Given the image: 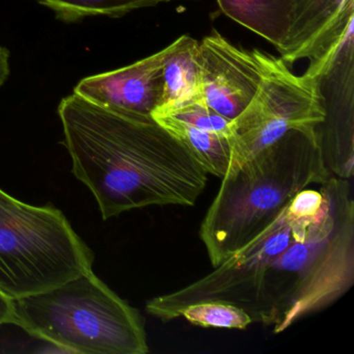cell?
Segmentation results:
<instances>
[{
    "label": "cell",
    "instance_id": "ac0fdd59",
    "mask_svg": "<svg viewBox=\"0 0 354 354\" xmlns=\"http://www.w3.org/2000/svg\"><path fill=\"white\" fill-rule=\"evenodd\" d=\"M10 73H11V69H10L9 49L0 45V86L5 84Z\"/></svg>",
    "mask_w": 354,
    "mask_h": 354
},
{
    "label": "cell",
    "instance_id": "7c38bea8",
    "mask_svg": "<svg viewBox=\"0 0 354 354\" xmlns=\"http://www.w3.org/2000/svg\"><path fill=\"white\" fill-rule=\"evenodd\" d=\"M198 44V41L184 35L169 45L163 66V94L159 106L185 100L202 101L196 57Z\"/></svg>",
    "mask_w": 354,
    "mask_h": 354
},
{
    "label": "cell",
    "instance_id": "7a4b0ae2",
    "mask_svg": "<svg viewBox=\"0 0 354 354\" xmlns=\"http://www.w3.org/2000/svg\"><path fill=\"white\" fill-rule=\"evenodd\" d=\"M324 208L308 225H292L288 248L267 267L254 321L281 333L321 312L354 283V203L348 180L320 184Z\"/></svg>",
    "mask_w": 354,
    "mask_h": 354
},
{
    "label": "cell",
    "instance_id": "8fae6325",
    "mask_svg": "<svg viewBox=\"0 0 354 354\" xmlns=\"http://www.w3.org/2000/svg\"><path fill=\"white\" fill-rule=\"evenodd\" d=\"M221 12L250 32L262 37L277 50L288 30L291 0H216Z\"/></svg>",
    "mask_w": 354,
    "mask_h": 354
},
{
    "label": "cell",
    "instance_id": "5b68a950",
    "mask_svg": "<svg viewBox=\"0 0 354 354\" xmlns=\"http://www.w3.org/2000/svg\"><path fill=\"white\" fill-rule=\"evenodd\" d=\"M94 254L67 217L0 188V291L19 299L93 270Z\"/></svg>",
    "mask_w": 354,
    "mask_h": 354
},
{
    "label": "cell",
    "instance_id": "9c48e42d",
    "mask_svg": "<svg viewBox=\"0 0 354 354\" xmlns=\"http://www.w3.org/2000/svg\"><path fill=\"white\" fill-rule=\"evenodd\" d=\"M203 102L230 121L248 106L262 77L261 51L245 50L214 30L198 44Z\"/></svg>",
    "mask_w": 354,
    "mask_h": 354
},
{
    "label": "cell",
    "instance_id": "2e32d148",
    "mask_svg": "<svg viewBox=\"0 0 354 354\" xmlns=\"http://www.w3.org/2000/svg\"><path fill=\"white\" fill-rule=\"evenodd\" d=\"M156 117L171 118L192 127L229 138L231 121L207 106L203 101L185 100L174 104L161 105L153 111L152 118Z\"/></svg>",
    "mask_w": 354,
    "mask_h": 354
},
{
    "label": "cell",
    "instance_id": "30bf717a",
    "mask_svg": "<svg viewBox=\"0 0 354 354\" xmlns=\"http://www.w3.org/2000/svg\"><path fill=\"white\" fill-rule=\"evenodd\" d=\"M167 53L169 46L127 67L88 76L78 82L73 93L109 111L152 118L162 99Z\"/></svg>",
    "mask_w": 354,
    "mask_h": 354
},
{
    "label": "cell",
    "instance_id": "9a60e30c",
    "mask_svg": "<svg viewBox=\"0 0 354 354\" xmlns=\"http://www.w3.org/2000/svg\"><path fill=\"white\" fill-rule=\"evenodd\" d=\"M188 322L201 327L245 329L252 317L239 306L225 301H202L186 306L181 313Z\"/></svg>",
    "mask_w": 354,
    "mask_h": 354
},
{
    "label": "cell",
    "instance_id": "ba28073f",
    "mask_svg": "<svg viewBox=\"0 0 354 354\" xmlns=\"http://www.w3.org/2000/svg\"><path fill=\"white\" fill-rule=\"evenodd\" d=\"M354 0H291L281 59H310L306 75L321 82L353 40Z\"/></svg>",
    "mask_w": 354,
    "mask_h": 354
},
{
    "label": "cell",
    "instance_id": "4fadbf2b",
    "mask_svg": "<svg viewBox=\"0 0 354 354\" xmlns=\"http://www.w3.org/2000/svg\"><path fill=\"white\" fill-rule=\"evenodd\" d=\"M188 149L207 174L223 178L231 165V145L227 136L192 127L167 117L153 118Z\"/></svg>",
    "mask_w": 354,
    "mask_h": 354
},
{
    "label": "cell",
    "instance_id": "6da1fadb",
    "mask_svg": "<svg viewBox=\"0 0 354 354\" xmlns=\"http://www.w3.org/2000/svg\"><path fill=\"white\" fill-rule=\"evenodd\" d=\"M72 173L104 221L150 206H194L208 174L153 118L123 115L73 93L59 105Z\"/></svg>",
    "mask_w": 354,
    "mask_h": 354
},
{
    "label": "cell",
    "instance_id": "277c9868",
    "mask_svg": "<svg viewBox=\"0 0 354 354\" xmlns=\"http://www.w3.org/2000/svg\"><path fill=\"white\" fill-rule=\"evenodd\" d=\"M15 300V323L38 339L84 354H146L144 317L93 270Z\"/></svg>",
    "mask_w": 354,
    "mask_h": 354
},
{
    "label": "cell",
    "instance_id": "e0dca14e",
    "mask_svg": "<svg viewBox=\"0 0 354 354\" xmlns=\"http://www.w3.org/2000/svg\"><path fill=\"white\" fill-rule=\"evenodd\" d=\"M15 323V300L0 291V325Z\"/></svg>",
    "mask_w": 354,
    "mask_h": 354
},
{
    "label": "cell",
    "instance_id": "8992f818",
    "mask_svg": "<svg viewBox=\"0 0 354 354\" xmlns=\"http://www.w3.org/2000/svg\"><path fill=\"white\" fill-rule=\"evenodd\" d=\"M261 61L262 77L256 94L230 123L227 171L241 167L288 132H317L327 117L319 80L306 74L296 76L281 57L263 51Z\"/></svg>",
    "mask_w": 354,
    "mask_h": 354
},
{
    "label": "cell",
    "instance_id": "3957f363",
    "mask_svg": "<svg viewBox=\"0 0 354 354\" xmlns=\"http://www.w3.org/2000/svg\"><path fill=\"white\" fill-rule=\"evenodd\" d=\"M329 177L317 132L297 130L227 171L200 227L212 266L252 241L297 192Z\"/></svg>",
    "mask_w": 354,
    "mask_h": 354
},
{
    "label": "cell",
    "instance_id": "52a82bcc",
    "mask_svg": "<svg viewBox=\"0 0 354 354\" xmlns=\"http://www.w3.org/2000/svg\"><path fill=\"white\" fill-rule=\"evenodd\" d=\"M291 227L283 210L252 241L225 259L215 270L190 285L147 302L149 314L163 322L181 317L190 304L225 301L254 317L265 271L291 242Z\"/></svg>",
    "mask_w": 354,
    "mask_h": 354
},
{
    "label": "cell",
    "instance_id": "5bb4252c",
    "mask_svg": "<svg viewBox=\"0 0 354 354\" xmlns=\"http://www.w3.org/2000/svg\"><path fill=\"white\" fill-rule=\"evenodd\" d=\"M55 12V17L66 24H74L88 17L109 16L120 18L130 12L156 7L174 0H37Z\"/></svg>",
    "mask_w": 354,
    "mask_h": 354
}]
</instances>
